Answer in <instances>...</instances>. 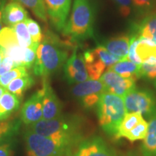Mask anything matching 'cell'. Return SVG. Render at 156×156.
Instances as JSON below:
<instances>
[{
	"label": "cell",
	"instance_id": "obj_19",
	"mask_svg": "<svg viewBox=\"0 0 156 156\" xmlns=\"http://www.w3.org/2000/svg\"><path fill=\"white\" fill-rule=\"evenodd\" d=\"M141 65V64H140ZM140 65L128 59L121 60L112 66L110 69L124 78H131L136 81L139 79Z\"/></svg>",
	"mask_w": 156,
	"mask_h": 156
},
{
	"label": "cell",
	"instance_id": "obj_33",
	"mask_svg": "<svg viewBox=\"0 0 156 156\" xmlns=\"http://www.w3.org/2000/svg\"><path fill=\"white\" fill-rule=\"evenodd\" d=\"M15 126L12 123L9 122H4L0 123V141L5 139L6 136L9 135L12 132L13 129Z\"/></svg>",
	"mask_w": 156,
	"mask_h": 156
},
{
	"label": "cell",
	"instance_id": "obj_1",
	"mask_svg": "<svg viewBox=\"0 0 156 156\" xmlns=\"http://www.w3.org/2000/svg\"><path fill=\"white\" fill-rule=\"evenodd\" d=\"M84 121L80 116L67 115L53 119H41L31 124V131L52 140L72 142L77 145L84 140Z\"/></svg>",
	"mask_w": 156,
	"mask_h": 156
},
{
	"label": "cell",
	"instance_id": "obj_3",
	"mask_svg": "<svg viewBox=\"0 0 156 156\" xmlns=\"http://www.w3.org/2000/svg\"><path fill=\"white\" fill-rule=\"evenodd\" d=\"M95 9L92 0H74L69 20L62 33L72 41L80 42L93 36Z\"/></svg>",
	"mask_w": 156,
	"mask_h": 156
},
{
	"label": "cell",
	"instance_id": "obj_10",
	"mask_svg": "<svg viewBox=\"0 0 156 156\" xmlns=\"http://www.w3.org/2000/svg\"><path fill=\"white\" fill-rule=\"evenodd\" d=\"M100 80L104 85L106 92L122 98L136 88V80L131 78L123 77L110 69L101 76Z\"/></svg>",
	"mask_w": 156,
	"mask_h": 156
},
{
	"label": "cell",
	"instance_id": "obj_36",
	"mask_svg": "<svg viewBox=\"0 0 156 156\" xmlns=\"http://www.w3.org/2000/svg\"><path fill=\"white\" fill-rule=\"evenodd\" d=\"M12 149L10 143H5L0 145V156H12Z\"/></svg>",
	"mask_w": 156,
	"mask_h": 156
},
{
	"label": "cell",
	"instance_id": "obj_37",
	"mask_svg": "<svg viewBox=\"0 0 156 156\" xmlns=\"http://www.w3.org/2000/svg\"><path fill=\"white\" fill-rule=\"evenodd\" d=\"M6 5V0H0V30L2 29L3 23V12Z\"/></svg>",
	"mask_w": 156,
	"mask_h": 156
},
{
	"label": "cell",
	"instance_id": "obj_18",
	"mask_svg": "<svg viewBox=\"0 0 156 156\" xmlns=\"http://www.w3.org/2000/svg\"><path fill=\"white\" fill-rule=\"evenodd\" d=\"M147 134L141 145L142 156H156V116L149 120Z\"/></svg>",
	"mask_w": 156,
	"mask_h": 156
},
{
	"label": "cell",
	"instance_id": "obj_42",
	"mask_svg": "<svg viewBox=\"0 0 156 156\" xmlns=\"http://www.w3.org/2000/svg\"><path fill=\"white\" fill-rule=\"evenodd\" d=\"M126 156H130V155H126Z\"/></svg>",
	"mask_w": 156,
	"mask_h": 156
},
{
	"label": "cell",
	"instance_id": "obj_9",
	"mask_svg": "<svg viewBox=\"0 0 156 156\" xmlns=\"http://www.w3.org/2000/svg\"><path fill=\"white\" fill-rule=\"evenodd\" d=\"M64 73L69 84H77L89 80L83 54L78 53L77 47H75L73 54L64 64Z\"/></svg>",
	"mask_w": 156,
	"mask_h": 156
},
{
	"label": "cell",
	"instance_id": "obj_32",
	"mask_svg": "<svg viewBox=\"0 0 156 156\" xmlns=\"http://www.w3.org/2000/svg\"><path fill=\"white\" fill-rule=\"evenodd\" d=\"M36 48H25V58L23 62V67L29 69L33 67L36 58Z\"/></svg>",
	"mask_w": 156,
	"mask_h": 156
},
{
	"label": "cell",
	"instance_id": "obj_31",
	"mask_svg": "<svg viewBox=\"0 0 156 156\" xmlns=\"http://www.w3.org/2000/svg\"><path fill=\"white\" fill-rule=\"evenodd\" d=\"M114 1L123 17H127L129 15L132 7V0H114Z\"/></svg>",
	"mask_w": 156,
	"mask_h": 156
},
{
	"label": "cell",
	"instance_id": "obj_39",
	"mask_svg": "<svg viewBox=\"0 0 156 156\" xmlns=\"http://www.w3.org/2000/svg\"><path fill=\"white\" fill-rule=\"evenodd\" d=\"M5 90H6V88H5V87H3L2 86H0V98H1L2 95V94Z\"/></svg>",
	"mask_w": 156,
	"mask_h": 156
},
{
	"label": "cell",
	"instance_id": "obj_12",
	"mask_svg": "<svg viewBox=\"0 0 156 156\" xmlns=\"http://www.w3.org/2000/svg\"><path fill=\"white\" fill-rule=\"evenodd\" d=\"M46 11L52 25L62 31L67 23L72 0H44Z\"/></svg>",
	"mask_w": 156,
	"mask_h": 156
},
{
	"label": "cell",
	"instance_id": "obj_35",
	"mask_svg": "<svg viewBox=\"0 0 156 156\" xmlns=\"http://www.w3.org/2000/svg\"><path fill=\"white\" fill-rule=\"evenodd\" d=\"M132 1L136 7L144 9L151 8L153 5L155 0H132Z\"/></svg>",
	"mask_w": 156,
	"mask_h": 156
},
{
	"label": "cell",
	"instance_id": "obj_40",
	"mask_svg": "<svg viewBox=\"0 0 156 156\" xmlns=\"http://www.w3.org/2000/svg\"><path fill=\"white\" fill-rule=\"evenodd\" d=\"M62 156H76V155H75V153H73V151H72V152H69V153H66L65 155H62Z\"/></svg>",
	"mask_w": 156,
	"mask_h": 156
},
{
	"label": "cell",
	"instance_id": "obj_27",
	"mask_svg": "<svg viewBox=\"0 0 156 156\" xmlns=\"http://www.w3.org/2000/svg\"><path fill=\"white\" fill-rule=\"evenodd\" d=\"M139 78H145L148 80L156 79V58L150 57L140 65Z\"/></svg>",
	"mask_w": 156,
	"mask_h": 156
},
{
	"label": "cell",
	"instance_id": "obj_15",
	"mask_svg": "<svg viewBox=\"0 0 156 156\" xmlns=\"http://www.w3.org/2000/svg\"><path fill=\"white\" fill-rule=\"evenodd\" d=\"M129 45V37L126 35H121L104 41L101 46L121 60H124L127 58Z\"/></svg>",
	"mask_w": 156,
	"mask_h": 156
},
{
	"label": "cell",
	"instance_id": "obj_23",
	"mask_svg": "<svg viewBox=\"0 0 156 156\" xmlns=\"http://www.w3.org/2000/svg\"><path fill=\"white\" fill-rule=\"evenodd\" d=\"M135 51L142 63L150 57L156 58V44L150 39L139 36Z\"/></svg>",
	"mask_w": 156,
	"mask_h": 156
},
{
	"label": "cell",
	"instance_id": "obj_41",
	"mask_svg": "<svg viewBox=\"0 0 156 156\" xmlns=\"http://www.w3.org/2000/svg\"><path fill=\"white\" fill-rule=\"evenodd\" d=\"M154 87H155V88L156 90V79L155 80V81H154Z\"/></svg>",
	"mask_w": 156,
	"mask_h": 156
},
{
	"label": "cell",
	"instance_id": "obj_14",
	"mask_svg": "<svg viewBox=\"0 0 156 156\" xmlns=\"http://www.w3.org/2000/svg\"><path fill=\"white\" fill-rule=\"evenodd\" d=\"M43 89L44 93L43 97V119H53L62 115V105L58 100L53 88L50 85L47 79H44Z\"/></svg>",
	"mask_w": 156,
	"mask_h": 156
},
{
	"label": "cell",
	"instance_id": "obj_2",
	"mask_svg": "<svg viewBox=\"0 0 156 156\" xmlns=\"http://www.w3.org/2000/svg\"><path fill=\"white\" fill-rule=\"evenodd\" d=\"M66 46L53 34L44 36L36 50V58L34 64L35 75L47 79L64 65L68 58Z\"/></svg>",
	"mask_w": 156,
	"mask_h": 156
},
{
	"label": "cell",
	"instance_id": "obj_29",
	"mask_svg": "<svg viewBox=\"0 0 156 156\" xmlns=\"http://www.w3.org/2000/svg\"><path fill=\"white\" fill-rule=\"evenodd\" d=\"M148 127H149V123L145 120V119H143L131 131L128 132L125 138L130 142L143 140L147 134Z\"/></svg>",
	"mask_w": 156,
	"mask_h": 156
},
{
	"label": "cell",
	"instance_id": "obj_26",
	"mask_svg": "<svg viewBox=\"0 0 156 156\" xmlns=\"http://www.w3.org/2000/svg\"><path fill=\"white\" fill-rule=\"evenodd\" d=\"M12 27L16 33L20 46L23 48H38V46L33 44L30 34H29L28 28L24 22L17 23Z\"/></svg>",
	"mask_w": 156,
	"mask_h": 156
},
{
	"label": "cell",
	"instance_id": "obj_8",
	"mask_svg": "<svg viewBox=\"0 0 156 156\" xmlns=\"http://www.w3.org/2000/svg\"><path fill=\"white\" fill-rule=\"evenodd\" d=\"M106 92L104 85L100 80H87L75 84L72 88V93L81 106L85 109L96 108L100 98Z\"/></svg>",
	"mask_w": 156,
	"mask_h": 156
},
{
	"label": "cell",
	"instance_id": "obj_5",
	"mask_svg": "<svg viewBox=\"0 0 156 156\" xmlns=\"http://www.w3.org/2000/svg\"><path fill=\"white\" fill-rule=\"evenodd\" d=\"M26 156H62L73 151L72 142L52 140L28 129L24 134Z\"/></svg>",
	"mask_w": 156,
	"mask_h": 156
},
{
	"label": "cell",
	"instance_id": "obj_38",
	"mask_svg": "<svg viewBox=\"0 0 156 156\" xmlns=\"http://www.w3.org/2000/svg\"><path fill=\"white\" fill-rule=\"evenodd\" d=\"M4 57H5V52H4L3 48L0 46V64H1Z\"/></svg>",
	"mask_w": 156,
	"mask_h": 156
},
{
	"label": "cell",
	"instance_id": "obj_28",
	"mask_svg": "<svg viewBox=\"0 0 156 156\" xmlns=\"http://www.w3.org/2000/svg\"><path fill=\"white\" fill-rule=\"evenodd\" d=\"M28 75L26 67L23 66H17L9 70L5 75L0 76V86L7 88V85L15 79Z\"/></svg>",
	"mask_w": 156,
	"mask_h": 156
},
{
	"label": "cell",
	"instance_id": "obj_24",
	"mask_svg": "<svg viewBox=\"0 0 156 156\" xmlns=\"http://www.w3.org/2000/svg\"><path fill=\"white\" fill-rule=\"evenodd\" d=\"M30 9L32 12L43 22H47L48 14L44 0H12Z\"/></svg>",
	"mask_w": 156,
	"mask_h": 156
},
{
	"label": "cell",
	"instance_id": "obj_7",
	"mask_svg": "<svg viewBox=\"0 0 156 156\" xmlns=\"http://www.w3.org/2000/svg\"><path fill=\"white\" fill-rule=\"evenodd\" d=\"M126 113L139 112L148 119L156 116V97L147 89H134L124 95Z\"/></svg>",
	"mask_w": 156,
	"mask_h": 156
},
{
	"label": "cell",
	"instance_id": "obj_25",
	"mask_svg": "<svg viewBox=\"0 0 156 156\" xmlns=\"http://www.w3.org/2000/svg\"><path fill=\"white\" fill-rule=\"evenodd\" d=\"M20 45L15 30L12 27L6 26L0 30V46L4 50Z\"/></svg>",
	"mask_w": 156,
	"mask_h": 156
},
{
	"label": "cell",
	"instance_id": "obj_16",
	"mask_svg": "<svg viewBox=\"0 0 156 156\" xmlns=\"http://www.w3.org/2000/svg\"><path fill=\"white\" fill-rule=\"evenodd\" d=\"M28 13L24 7L17 2H12L5 5L3 12V23L12 27L28 19Z\"/></svg>",
	"mask_w": 156,
	"mask_h": 156
},
{
	"label": "cell",
	"instance_id": "obj_34",
	"mask_svg": "<svg viewBox=\"0 0 156 156\" xmlns=\"http://www.w3.org/2000/svg\"><path fill=\"white\" fill-rule=\"evenodd\" d=\"M14 67H15L14 62L9 56H5L0 64V76L5 75V73H7V72H9Z\"/></svg>",
	"mask_w": 156,
	"mask_h": 156
},
{
	"label": "cell",
	"instance_id": "obj_21",
	"mask_svg": "<svg viewBox=\"0 0 156 156\" xmlns=\"http://www.w3.org/2000/svg\"><path fill=\"white\" fill-rule=\"evenodd\" d=\"M143 119V116L139 112L126 113L119 128L118 133L116 136V139L125 138L128 132L131 131Z\"/></svg>",
	"mask_w": 156,
	"mask_h": 156
},
{
	"label": "cell",
	"instance_id": "obj_4",
	"mask_svg": "<svg viewBox=\"0 0 156 156\" xmlns=\"http://www.w3.org/2000/svg\"><path fill=\"white\" fill-rule=\"evenodd\" d=\"M98 123L104 133L116 137L119 128L126 114L124 98L112 93L105 92L98 103Z\"/></svg>",
	"mask_w": 156,
	"mask_h": 156
},
{
	"label": "cell",
	"instance_id": "obj_6",
	"mask_svg": "<svg viewBox=\"0 0 156 156\" xmlns=\"http://www.w3.org/2000/svg\"><path fill=\"white\" fill-rule=\"evenodd\" d=\"M83 57L89 79L93 80H100L112 65L121 61L120 58L113 55L101 45L94 49L84 52Z\"/></svg>",
	"mask_w": 156,
	"mask_h": 156
},
{
	"label": "cell",
	"instance_id": "obj_13",
	"mask_svg": "<svg viewBox=\"0 0 156 156\" xmlns=\"http://www.w3.org/2000/svg\"><path fill=\"white\" fill-rule=\"evenodd\" d=\"M43 87L37 91L23 105L21 119L25 124H33L43 119Z\"/></svg>",
	"mask_w": 156,
	"mask_h": 156
},
{
	"label": "cell",
	"instance_id": "obj_30",
	"mask_svg": "<svg viewBox=\"0 0 156 156\" xmlns=\"http://www.w3.org/2000/svg\"><path fill=\"white\" fill-rule=\"evenodd\" d=\"M25 23L26 24L27 28H28L33 44L38 46V45L41 44V42L43 41V38H44V35L42 34L40 25L36 21L30 18L25 20Z\"/></svg>",
	"mask_w": 156,
	"mask_h": 156
},
{
	"label": "cell",
	"instance_id": "obj_17",
	"mask_svg": "<svg viewBox=\"0 0 156 156\" xmlns=\"http://www.w3.org/2000/svg\"><path fill=\"white\" fill-rule=\"evenodd\" d=\"M20 105V102L18 98L6 89L0 98V121L7 119L19 108Z\"/></svg>",
	"mask_w": 156,
	"mask_h": 156
},
{
	"label": "cell",
	"instance_id": "obj_11",
	"mask_svg": "<svg viewBox=\"0 0 156 156\" xmlns=\"http://www.w3.org/2000/svg\"><path fill=\"white\" fill-rule=\"evenodd\" d=\"M76 156H116V152L100 136L84 139L77 146Z\"/></svg>",
	"mask_w": 156,
	"mask_h": 156
},
{
	"label": "cell",
	"instance_id": "obj_20",
	"mask_svg": "<svg viewBox=\"0 0 156 156\" xmlns=\"http://www.w3.org/2000/svg\"><path fill=\"white\" fill-rule=\"evenodd\" d=\"M138 36L156 44V12L148 15L138 25Z\"/></svg>",
	"mask_w": 156,
	"mask_h": 156
},
{
	"label": "cell",
	"instance_id": "obj_22",
	"mask_svg": "<svg viewBox=\"0 0 156 156\" xmlns=\"http://www.w3.org/2000/svg\"><path fill=\"white\" fill-rule=\"evenodd\" d=\"M34 83V80L33 77L28 75L15 79L7 85L6 89L19 99H21L25 91L30 88Z\"/></svg>",
	"mask_w": 156,
	"mask_h": 156
}]
</instances>
